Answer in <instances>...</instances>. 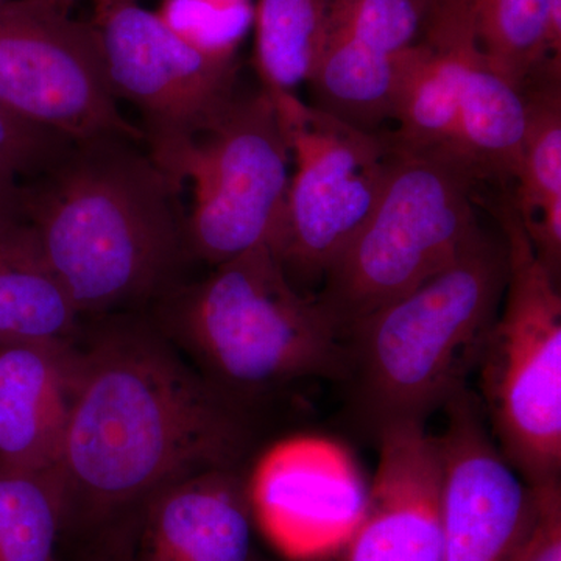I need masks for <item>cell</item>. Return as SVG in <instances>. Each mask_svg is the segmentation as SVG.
<instances>
[{"mask_svg":"<svg viewBox=\"0 0 561 561\" xmlns=\"http://www.w3.org/2000/svg\"><path fill=\"white\" fill-rule=\"evenodd\" d=\"M139 507L130 561H260L249 481L239 468L187 476Z\"/></svg>","mask_w":561,"mask_h":561,"instance_id":"cell-14","label":"cell"},{"mask_svg":"<svg viewBox=\"0 0 561 561\" xmlns=\"http://www.w3.org/2000/svg\"><path fill=\"white\" fill-rule=\"evenodd\" d=\"M3 2H7V0H0V5H2Z\"/></svg>","mask_w":561,"mask_h":561,"instance_id":"cell-29","label":"cell"},{"mask_svg":"<svg viewBox=\"0 0 561 561\" xmlns=\"http://www.w3.org/2000/svg\"><path fill=\"white\" fill-rule=\"evenodd\" d=\"M440 0H331L327 33H339L376 54L400 55L420 39Z\"/></svg>","mask_w":561,"mask_h":561,"instance_id":"cell-23","label":"cell"},{"mask_svg":"<svg viewBox=\"0 0 561 561\" xmlns=\"http://www.w3.org/2000/svg\"><path fill=\"white\" fill-rule=\"evenodd\" d=\"M479 47L522 90L546 65L561 66V0H471Z\"/></svg>","mask_w":561,"mask_h":561,"instance_id":"cell-19","label":"cell"},{"mask_svg":"<svg viewBox=\"0 0 561 561\" xmlns=\"http://www.w3.org/2000/svg\"><path fill=\"white\" fill-rule=\"evenodd\" d=\"M39 2L46 3V5L61 11V13L69 14L72 7L76 5L77 0H39Z\"/></svg>","mask_w":561,"mask_h":561,"instance_id":"cell-27","label":"cell"},{"mask_svg":"<svg viewBox=\"0 0 561 561\" xmlns=\"http://www.w3.org/2000/svg\"><path fill=\"white\" fill-rule=\"evenodd\" d=\"M65 497L54 474L0 465V561H58Z\"/></svg>","mask_w":561,"mask_h":561,"instance_id":"cell-22","label":"cell"},{"mask_svg":"<svg viewBox=\"0 0 561 561\" xmlns=\"http://www.w3.org/2000/svg\"><path fill=\"white\" fill-rule=\"evenodd\" d=\"M526 128L513 205L524 227L561 201V66L546 62L522 88Z\"/></svg>","mask_w":561,"mask_h":561,"instance_id":"cell-21","label":"cell"},{"mask_svg":"<svg viewBox=\"0 0 561 561\" xmlns=\"http://www.w3.org/2000/svg\"><path fill=\"white\" fill-rule=\"evenodd\" d=\"M537 489V515L513 561H561V482Z\"/></svg>","mask_w":561,"mask_h":561,"instance_id":"cell-26","label":"cell"},{"mask_svg":"<svg viewBox=\"0 0 561 561\" xmlns=\"http://www.w3.org/2000/svg\"><path fill=\"white\" fill-rule=\"evenodd\" d=\"M77 353L68 342L0 345V465L54 474L72 401Z\"/></svg>","mask_w":561,"mask_h":561,"instance_id":"cell-16","label":"cell"},{"mask_svg":"<svg viewBox=\"0 0 561 561\" xmlns=\"http://www.w3.org/2000/svg\"><path fill=\"white\" fill-rule=\"evenodd\" d=\"M76 306L51 268L31 221L13 202L0 205V345L68 342Z\"/></svg>","mask_w":561,"mask_h":561,"instance_id":"cell-17","label":"cell"},{"mask_svg":"<svg viewBox=\"0 0 561 561\" xmlns=\"http://www.w3.org/2000/svg\"><path fill=\"white\" fill-rule=\"evenodd\" d=\"M443 411V561H513L537 515V489L505 459L468 387Z\"/></svg>","mask_w":561,"mask_h":561,"instance_id":"cell-11","label":"cell"},{"mask_svg":"<svg viewBox=\"0 0 561 561\" xmlns=\"http://www.w3.org/2000/svg\"><path fill=\"white\" fill-rule=\"evenodd\" d=\"M69 146L70 140L0 105V184L3 186L16 187L21 175H39Z\"/></svg>","mask_w":561,"mask_h":561,"instance_id":"cell-25","label":"cell"},{"mask_svg":"<svg viewBox=\"0 0 561 561\" xmlns=\"http://www.w3.org/2000/svg\"><path fill=\"white\" fill-rule=\"evenodd\" d=\"M331 0H257L254 68L268 92L308 83L327 36Z\"/></svg>","mask_w":561,"mask_h":561,"instance_id":"cell-20","label":"cell"},{"mask_svg":"<svg viewBox=\"0 0 561 561\" xmlns=\"http://www.w3.org/2000/svg\"><path fill=\"white\" fill-rule=\"evenodd\" d=\"M268 94L295 164L273 251L289 278L321 283L371 216L398 149L390 135L351 127L295 92Z\"/></svg>","mask_w":561,"mask_h":561,"instance_id":"cell-8","label":"cell"},{"mask_svg":"<svg viewBox=\"0 0 561 561\" xmlns=\"http://www.w3.org/2000/svg\"><path fill=\"white\" fill-rule=\"evenodd\" d=\"M249 445L239 402L161 339L119 328L77 354L54 476L66 516L79 511L105 518L187 476L238 468Z\"/></svg>","mask_w":561,"mask_h":561,"instance_id":"cell-1","label":"cell"},{"mask_svg":"<svg viewBox=\"0 0 561 561\" xmlns=\"http://www.w3.org/2000/svg\"><path fill=\"white\" fill-rule=\"evenodd\" d=\"M158 16L198 49L236 54L253 24L249 0H162Z\"/></svg>","mask_w":561,"mask_h":561,"instance_id":"cell-24","label":"cell"},{"mask_svg":"<svg viewBox=\"0 0 561 561\" xmlns=\"http://www.w3.org/2000/svg\"><path fill=\"white\" fill-rule=\"evenodd\" d=\"M111 88L142 116L149 154L164 164L234 99L236 54L198 49L130 0H94Z\"/></svg>","mask_w":561,"mask_h":561,"instance_id":"cell-10","label":"cell"},{"mask_svg":"<svg viewBox=\"0 0 561 561\" xmlns=\"http://www.w3.org/2000/svg\"><path fill=\"white\" fill-rule=\"evenodd\" d=\"M508 260L485 228L440 273L346 337L351 411L375 437L423 423L467 389L496 323Z\"/></svg>","mask_w":561,"mask_h":561,"instance_id":"cell-3","label":"cell"},{"mask_svg":"<svg viewBox=\"0 0 561 561\" xmlns=\"http://www.w3.org/2000/svg\"><path fill=\"white\" fill-rule=\"evenodd\" d=\"M261 561V560H260Z\"/></svg>","mask_w":561,"mask_h":561,"instance_id":"cell-31","label":"cell"},{"mask_svg":"<svg viewBox=\"0 0 561 561\" xmlns=\"http://www.w3.org/2000/svg\"><path fill=\"white\" fill-rule=\"evenodd\" d=\"M18 191H20V187H9L3 186V184H0V205H3V203L13 202L14 198L18 197Z\"/></svg>","mask_w":561,"mask_h":561,"instance_id":"cell-28","label":"cell"},{"mask_svg":"<svg viewBox=\"0 0 561 561\" xmlns=\"http://www.w3.org/2000/svg\"><path fill=\"white\" fill-rule=\"evenodd\" d=\"M131 142H70L18 191V206L79 316L149 297L187 250L179 184Z\"/></svg>","mask_w":561,"mask_h":561,"instance_id":"cell-2","label":"cell"},{"mask_svg":"<svg viewBox=\"0 0 561 561\" xmlns=\"http://www.w3.org/2000/svg\"><path fill=\"white\" fill-rule=\"evenodd\" d=\"M247 481L256 527L291 560L345 548L370 493L348 449L316 435L276 443Z\"/></svg>","mask_w":561,"mask_h":561,"instance_id":"cell-12","label":"cell"},{"mask_svg":"<svg viewBox=\"0 0 561 561\" xmlns=\"http://www.w3.org/2000/svg\"><path fill=\"white\" fill-rule=\"evenodd\" d=\"M507 247V284L483 350V413L508 463L530 486L560 481L561 295L513 205L496 208Z\"/></svg>","mask_w":561,"mask_h":561,"instance_id":"cell-6","label":"cell"},{"mask_svg":"<svg viewBox=\"0 0 561 561\" xmlns=\"http://www.w3.org/2000/svg\"><path fill=\"white\" fill-rule=\"evenodd\" d=\"M479 51L471 0H440L402 62L390 133L398 149L448 153L465 77Z\"/></svg>","mask_w":561,"mask_h":561,"instance_id":"cell-15","label":"cell"},{"mask_svg":"<svg viewBox=\"0 0 561 561\" xmlns=\"http://www.w3.org/2000/svg\"><path fill=\"white\" fill-rule=\"evenodd\" d=\"M169 311L205 378L236 402L302 379L345 381L348 373L345 339L267 243L216 265L175 294Z\"/></svg>","mask_w":561,"mask_h":561,"instance_id":"cell-4","label":"cell"},{"mask_svg":"<svg viewBox=\"0 0 561 561\" xmlns=\"http://www.w3.org/2000/svg\"><path fill=\"white\" fill-rule=\"evenodd\" d=\"M130 2H139V0H130Z\"/></svg>","mask_w":561,"mask_h":561,"instance_id":"cell-30","label":"cell"},{"mask_svg":"<svg viewBox=\"0 0 561 561\" xmlns=\"http://www.w3.org/2000/svg\"><path fill=\"white\" fill-rule=\"evenodd\" d=\"M0 105L70 142L142 138L117 106L95 25L39 0L0 5Z\"/></svg>","mask_w":561,"mask_h":561,"instance_id":"cell-9","label":"cell"},{"mask_svg":"<svg viewBox=\"0 0 561 561\" xmlns=\"http://www.w3.org/2000/svg\"><path fill=\"white\" fill-rule=\"evenodd\" d=\"M474 187L449 158L398 149L371 216L316 295L345 342L362 321L445 271L481 232Z\"/></svg>","mask_w":561,"mask_h":561,"instance_id":"cell-5","label":"cell"},{"mask_svg":"<svg viewBox=\"0 0 561 561\" xmlns=\"http://www.w3.org/2000/svg\"><path fill=\"white\" fill-rule=\"evenodd\" d=\"M289 161L272 95L264 88L234 95L208 128L160 165L179 186L191 181L194 187L187 250L216 267L262 243L275 249Z\"/></svg>","mask_w":561,"mask_h":561,"instance_id":"cell-7","label":"cell"},{"mask_svg":"<svg viewBox=\"0 0 561 561\" xmlns=\"http://www.w3.org/2000/svg\"><path fill=\"white\" fill-rule=\"evenodd\" d=\"M524 128L522 90L491 68L479 51L465 77L456 133L445 157L476 184L496 181L507 186L518 179Z\"/></svg>","mask_w":561,"mask_h":561,"instance_id":"cell-18","label":"cell"},{"mask_svg":"<svg viewBox=\"0 0 561 561\" xmlns=\"http://www.w3.org/2000/svg\"><path fill=\"white\" fill-rule=\"evenodd\" d=\"M378 442L367 508L345 561H443L440 438L426 424L401 423Z\"/></svg>","mask_w":561,"mask_h":561,"instance_id":"cell-13","label":"cell"}]
</instances>
